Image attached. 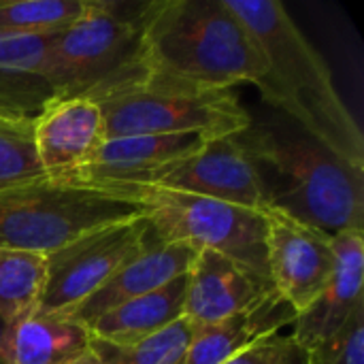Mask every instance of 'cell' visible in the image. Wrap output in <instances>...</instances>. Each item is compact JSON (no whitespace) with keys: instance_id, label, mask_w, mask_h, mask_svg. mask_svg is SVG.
Instances as JSON below:
<instances>
[{"instance_id":"obj_1","label":"cell","mask_w":364,"mask_h":364,"mask_svg":"<svg viewBox=\"0 0 364 364\" xmlns=\"http://www.w3.org/2000/svg\"><path fill=\"white\" fill-rule=\"evenodd\" d=\"M226 4L264 55L267 70L254 83L260 96L337 158L364 171L363 130L341 100L326 62L286 6L275 0H226Z\"/></svg>"},{"instance_id":"obj_2","label":"cell","mask_w":364,"mask_h":364,"mask_svg":"<svg viewBox=\"0 0 364 364\" xmlns=\"http://www.w3.org/2000/svg\"><path fill=\"white\" fill-rule=\"evenodd\" d=\"M245 151L264 211L282 213L326 237L364 230V171L311 139L299 126L254 124L235 132Z\"/></svg>"},{"instance_id":"obj_3","label":"cell","mask_w":364,"mask_h":364,"mask_svg":"<svg viewBox=\"0 0 364 364\" xmlns=\"http://www.w3.org/2000/svg\"><path fill=\"white\" fill-rule=\"evenodd\" d=\"M149 79L192 87L232 90L256 83L264 55L226 0H151L143 13Z\"/></svg>"},{"instance_id":"obj_4","label":"cell","mask_w":364,"mask_h":364,"mask_svg":"<svg viewBox=\"0 0 364 364\" xmlns=\"http://www.w3.org/2000/svg\"><path fill=\"white\" fill-rule=\"evenodd\" d=\"M145 6L147 2L87 0L77 21L47 36L45 77L55 100L100 102L149 79Z\"/></svg>"},{"instance_id":"obj_5","label":"cell","mask_w":364,"mask_h":364,"mask_svg":"<svg viewBox=\"0 0 364 364\" xmlns=\"http://www.w3.org/2000/svg\"><path fill=\"white\" fill-rule=\"evenodd\" d=\"M145 215L139 200L66 177H38L0 188V250L49 256L70 241Z\"/></svg>"},{"instance_id":"obj_6","label":"cell","mask_w":364,"mask_h":364,"mask_svg":"<svg viewBox=\"0 0 364 364\" xmlns=\"http://www.w3.org/2000/svg\"><path fill=\"white\" fill-rule=\"evenodd\" d=\"M102 188L128 194L130 198L139 200L162 241L186 243L196 252H218L269 279L267 211L164 190L158 186Z\"/></svg>"},{"instance_id":"obj_7","label":"cell","mask_w":364,"mask_h":364,"mask_svg":"<svg viewBox=\"0 0 364 364\" xmlns=\"http://www.w3.org/2000/svg\"><path fill=\"white\" fill-rule=\"evenodd\" d=\"M107 139L132 134L226 136L250 126L252 117L232 90H192L158 79L100 102Z\"/></svg>"},{"instance_id":"obj_8","label":"cell","mask_w":364,"mask_h":364,"mask_svg":"<svg viewBox=\"0 0 364 364\" xmlns=\"http://www.w3.org/2000/svg\"><path fill=\"white\" fill-rule=\"evenodd\" d=\"M156 237L147 215L96 228L45 256L47 279L38 314H68L100 290Z\"/></svg>"},{"instance_id":"obj_9","label":"cell","mask_w":364,"mask_h":364,"mask_svg":"<svg viewBox=\"0 0 364 364\" xmlns=\"http://www.w3.org/2000/svg\"><path fill=\"white\" fill-rule=\"evenodd\" d=\"M333 239L324 232L267 211V267L275 292L299 314L324 292L335 273Z\"/></svg>"},{"instance_id":"obj_10","label":"cell","mask_w":364,"mask_h":364,"mask_svg":"<svg viewBox=\"0 0 364 364\" xmlns=\"http://www.w3.org/2000/svg\"><path fill=\"white\" fill-rule=\"evenodd\" d=\"M145 186L264 211L254 168L235 134L207 139L192 156L164 166Z\"/></svg>"},{"instance_id":"obj_11","label":"cell","mask_w":364,"mask_h":364,"mask_svg":"<svg viewBox=\"0 0 364 364\" xmlns=\"http://www.w3.org/2000/svg\"><path fill=\"white\" fill-rule=\"evenodd\" d=\"M273 292L267 277L218 252L200 250L188 271L183 318L192 328L211 326L254 309Z\"/></svg>"},{"instance_id":"obj_12","label":"cell","mask_w":364,"mask_h":364,"mask_svg":"<svg viewBox=\"0 0 364 364\" xmlns=\"http://www.w3.org/2000/svg\"><path fill=\"white\" fill-rule=\"evenodd\" d=\"M207 139L205 134H132L105 139L85 166L62 177L94 186H145L164 166L192 156Z\"/></svg>"},{"instance_id":"obj_13","label":"cell","mask_w":364,"mask_h":364,"mask_svg":"<svg viewBox=\"0 0 364 364\" xmlns=\"http://www.w3.org/2000/svg\"><path fill=\"white\" fill-rule=\"evenodd\" d=\"M335 273L324 292L296 316L290 333L303 350L331 339L348 318L364 305V230H348L333 237Z\"/></svg>"},{"instance_id":"obj_14","label":"cell","mask_w":364,"mask_h":364,"mask_svg":"<svg viewBox=\"0 0 364 364\" xmlns=\"http://www.w3.org/2000/svg\"><path fill=\"white\" fill-rule=\"evenodd\" d=\"M105 139L100 107L85 98L53 100L34 119L36 156L49 177H62L85 166Z\"/></svg>"},{"instance_id":"obj_15","label":"cell","mask_w":364,"mask_h":364,"mask_svg":"<svg viewBox=\"0 0 364 364\" xmlns=\"http://www.w3.org/2000/svg\"><path fill=\"white\" fill-rule=\"evenodd\" d=\"M196 250L186 243H171L162 241L156 232L154 241L126 267H122L100 290H96L90 299L77 305L73 311L64 314L85 328L100 318L102 314L149 294L154 290L164 288L173 279L186 275L196 258Z\"/></svg>"},{"instance_id":"obj_16","label":"cell","mask_w":364,"mask_h":364,"mask_svg":"<svg viewBox=\"0 0 364 364\" xmlns=\"http://www.w3.org/2000/svg\"><path fill=\"white\" fill-rule=\"evenodd\" d=\"M47 36H0V119L34 122L55 100L45 77Z\"/></svg>"},{"instance_id":"obj_17","label":"cell","mask_w":364,"mask_h":364,"mask_svg":"<svg viewBox=\"0 0 364 364\" xmlns=\"http://www.w3.org/2000/svg\"><path fill=\"white\" fill-rule=\"evenodd\" d=\"M296 311L273 292L260 305L224 322L192 328L183 364H226L258 341L292 328Z\"/></svg>"},{"instance_id":"obj_18","label":"cell","mask_w":364,"mask_h":364,"mask_svg":"<svg viewBox=\"0 0 364 364\" xmlns=\"http://www.w3.org/2000/svg\"><path fill=\"white\" fill-rule=\"evenodd\" d=\"M90 331L62 314H30L9 322L4 364H68L90 350Z\"/></svg>"},{"instance_id":"obj_19","label":"cell","mask_w":364,"mask_h":364,"mask_svg":"<svg viewBox=\"0 0 364 364\" xmlns=\"http://www.w3.org/2000/svg\"><path fill=\"white\" fill-rule=\"evenodd\" d=\"M186 288L188 273L160 290L132 299L102 314L87 326L90 337L113 346H130L160 333L162 328L183 318Z\"/></svg>"},{"instance_id":"obj_20","label":"cell","mask_w":364,"mask_h":364,"mask_svg":"<svg viewBox=\"0 0 364 364\" xmlns=\"http://www.w3.org/2000/svg\"><path fill=\"white\" fill-rule=\"evenodd\" d=\"M47 279V260L38 254L0 250V316L6 322L38 309Z\"/></svg>"},{"instance_id":"obj_21","label":"cell","mask_w":364,"mask_h":364,"mask_svg":"<svg viewBox=\"0 0 364 364\" xmlns=\"http://www.w3.org/2000/svg\"><path fill=\"white\" fill-rule=\"evenodd\" d=\"M87 0H0V36H47L85 13Z\"/></svg>"},{"instance_id":"obj_22","label":"cell","mask_w":364,"mask_h":364,"mask_svg":"<svg viewBox=\"0 0 364 364\" xmlns=\"http://www.w3.org/2000/svg\"><path fill=\"white\" fill-rule=\"evenodd\" d=\"M190 341L192 324L179 318L160 333L130 346H113L92 337L90 350L102 364H181Z\"/></svg>"},{"instance_id":"obj_23","label":"cell","mask_w":364,"mask_h":364,"mask_svg":"<svg viewBox=\"0 0 364 364\" xmlns=\"http://www.w3.org/2000/svg\"><path fill=\"white\" fill-rule=\"evenodd\" d=\"M45 177L34 145V122L0 119V188Z\"/></svg>"},{"instance_id":"obj_24","label":"cell","mask_w":364,"mask_h":364,"mask_svg":"<svg viewBox=\"0 0 364 364\" xmlns=\"http://www.w3.org/2000/svg\"><path fill=\"white\" fill-rule=\"evenodd\" d=\"M309 364H364V305L324 343L307 352Z\"/></svg>"},{"instance_id":"obj_25","label":"cell","mask_w":364,"mask_h":364,"mask_svg":"<svg viewBox=\"0 0 364 364\" xmlns=\"http://www.w3.org/2000/svg\"><path fill=\"white\" fill-rule=\"evenodd\" d=\"M226 364H309L307 350H303L292 333H275L256 346L247 348Z\"/></svg>"},{"instance_id":"obj_26","label":"cell","mask_w":364,"mask_h":364,"mask_svg":"<svg viewBox=\"0 0 364 364\" xmlns=\"http://www.w3.org/2000/svg\"><path fill=\"white\" fill-rule=\"evenodd\" d=\"M68 364H102L98 360V356L92 352V350H87V352H83L81 356H77L75 360H70Z\"/></svg>"},{"instance_id":"obj_27","label":"cell","mask_w":364,"mask_h":364,"mask_svg":"<svg viewBox=\"0 0 364 364\" xmlns=\"http://www.w3.org/2000/svg\"><path fill=\"white\" fill-rule=\"evenodd\" d=\"M6 326H9V322L0 316V364H4V337H6Z\"/></svg>"},{"instance_id":"obj_28","label":"cell","mask_w":364,"mask_h":364,"mask_svg":"<svg viewBox=\"0 0 364 364\" xmlns=\"http://www.w3.org/2000/svg\"><path fill=\"white\" fill-rule=\"evenodd\" d=\"M181 364H183V363H181Z\"/></svg>"}]
</instances>
